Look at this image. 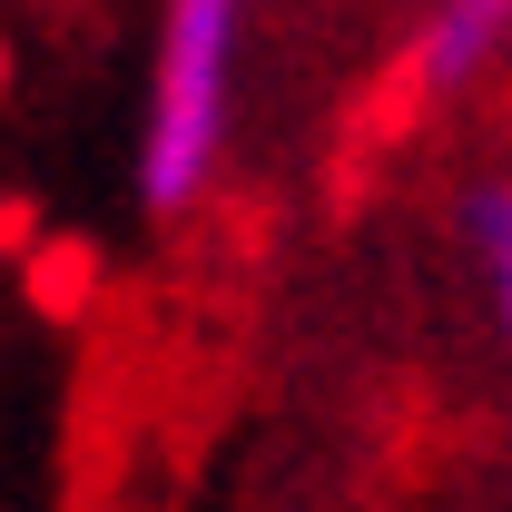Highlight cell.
<instances>
[{"label":"cell","instance_id":"obj_3","mask_svg":"<svg viewBox=\"0 0 512 512\" xmlns=\"http://www.w3.org/2000/svg\"><path fill=\"white\" fill-rule=\"evenodd\" d=\"M463 237H473V276H483V316H493V335L512 355V178H473Z\"/></svg>","mask_w":512,"mask_h":512},{"label":"cell","instance_id":"obj_1","mask_svg":"<svg viewBox=\"0 0 512 512\" xmlns=\"http://www.w3.org/2000/svg\"><path fill=\"white\" fill-rule=\"evenodd\" d=\"M237 20H247V0H168V20H158V79H148V128H138V207L148 217H178L227 148Z\"/></svg>","mask_w":512,"mask_h":512},{"label":"cell","instance_id":"obj_2","mask_svg":"<svg viewBox=\"0 0 512 512\" xmlns=\"http://www.w3.org/2000/svg\"><path fill=\"white\" fill-rule=\"evenodd\" d=\"M503 40H512V0H434V20L414 30V89L424 99L473 89Z\"/></svg>","mask_w":512,"mask_h":512}]
</instances>
